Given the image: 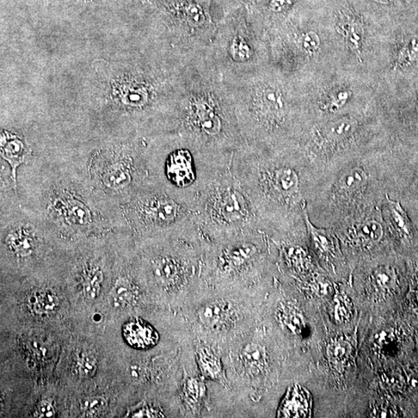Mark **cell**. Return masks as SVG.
I'll use <instances>...</instances> for the list:
<instances>
[{
  "label": "cell",
  "mask_w": 418,
  "mask_h": 418,
  "mask_svg": "<svg viewBox=\"0 0 418 418\" xmlns=\"http://www.w3.org/2000/svg\"><path fill=\"white\" fill-rule=\"evenodd\" d=\"M107 401L102 397H95L85 399L81 404V409L87 414H96L102 410L107 406Z\"/></svg>",
  "instance_id": "4316f807"
},
{
  "label": "cell",
  "mask_w": 418,
  "mask_h": 418,
  "mask_svg": "<svg viewBox=\"0 0 418 418\" xmlns=\"http://www.w3.org/2000/svg\"><path fill=\"white\" fill-rule=\"evenodd\" d=\"M38 417H52L55 415V411L53 406L47 402H42L38 408Z\"/></svg>",
  "instance_id": "f1b7e54d"
},
{
  "label": "cell",
  "mask_w": 418,
  "mask_h": 418,
  "mask_svg": "<svg viewBox=\"0 0 418 418\" xmlns=\"http://www.w3.org/2000/svg\"><path fill=\"white\" fill-rule=\"evenodd\" d=\"M267 47V35L243 7L218 21L206 54L224 82H234L269 66Z\"/></svg>",
  "instance_id": "5b68a950"
},
{
  "label": "cell",
  "mask_w": 418,
  "mask_h": 418,
  "mask_svg": "<svg viewBox=\"0 0 418 418\" xmlns=\"http://www.w3.org/2000/svg\"><path fill=\"white\" fill-rule=\"evenodd\" d=\"M390 229L402 241L410 243L414 237V227L399 201L386 195Z\"/></svg>",
  "instance_id": "8fae6325"
},
{
  "label": "cell",
  "mask_w": 418,
  "mask_h": 418,
  "mask_svg": "<svg viewBox=\"0 0 418 418\" xmlns=\"http://www.w3.org/2000/svg\"><path fill=\"white\" fill-rule=\"evenodd\" d=\"M300 8V0H254L245 7L250 20L266 34L287 22Z\"/></svg>",
  "instance_id": "ba28073f"
},
{
  "label": "cell",
  "mask_w": 418,
  "mask_h": 418,
  "mask_svg": "<svg viewBox=\"0 0 418 418\" xmlns=\"http://www.w3.org/2000/svg\"><path fill=\"white\" fill-rule=\"evenodd\" d=\"M227 307L223 303L209 304L199 312L201 322L210 328H216L218 325L223 323L226 316H228Z\"/></svg>",
  "instance_id": "d6986e66"
},
{
  "label": "cell",
  "mask_w": 418,
  "mask_h": 418,
  "mask_svg": "<svg viewBox=\"0 0 418 418\" xmlns=\"http://www.w3.org/2000/svg\"><path fill=\"white\" fill-rule=\"evenodd\" d=\"M29 305L35 312L49 314L57 309L58 300L51 291H36L29 296Z\"/></svg>",
  "instance_id": "e0dca14e"
},
{
  "label": "cell",
  "mask_w": 418,
  "mask_h": 418,
  "mask_svg": "<svg viewBox=\"0 0 418 418\" xmlns=\"http://www.w3.org/2000/svg\"><path fill=\"white\" fill-rule=\"evenodd\" d=\"M97 370V362L94 355L86 354L82 356L78 362V373L80 376L89 378L96 373Z\"/></svg>",
  "instance_id": "484cf974"
},
{
  "label": "cell",
  "mask_w": 418,
  "mask_h": 418,
  "mask_svg": "<svg viewBox=\"0 0 418 418\" xmlns=\"http://www.w3.org/2000/svg\"><path fill=\"white\" fill-rule=\"evenodd\" d=\"M25 147L19 140L15 138H4L2 140V157L8 161L12 170V179L16 187V169L24 162L27 155Z\"/></svg>",
  "instance_id": "5bb4252c"
},
{
  "label": "cell",
  "mask_w": 418,
  "mask_h": 418,
  "mask_svg": "<svg viewBox=\"0 0 418 418\" xmlns=\"http://www.w3.org/2000/svg\"><path fill=\"white\" fill-rule=\"evenodd\" d=\"M103 278V273L100 270H94L86 276L83 285V293L86 298L94 300L98 296Z\"/></svg>",
  "instance_id": "603a6c76"
},
{
  "label": "cell",
  "mask_w": 418,
  "mask_h": 418,
  "mask_svg": "<svg viewBox=\"0 0 418 418\" xmlns=\"http://www.w3.org/2000/svg\"><path fill=\"white\" fill-rule=\"evenodd\" d=\"M195 213L203 241H222L249 230H261L253 203L230 169L201 195Z\"/></svg>",
  "instance_id": "8992f818"
},
{
  "label": "cell",
  "mask_w": 418,
  "mask_h": 418,
  "mask_svg": "<svg viewBox=\"0 0 418 418\" xmlns=\"http://www.w3.org/2000/svg\"><path fill=\"white\" fill-rule=\"evenodd\" d=\"M243 358L245 366L253 373H257L263 370L266 364V354L264 349L261 346H248L243 349Z\"/></svg>",
  "instance_id": "ffe728a7"
},
{
  "label": "cell",
  "mask_w": 418,
  "mask_h": 418,
  "mask_svg": "<svg viewBox=\"0 0 418 418\" xmlns=\"http://www.w3.org/2000/svg\"><path fill=\"white\" fill-rule=\"evenodd\" d=\"M67 203H69L66 208L67 217L73 223L85 226L91 222L90 212L82 203L73 200Z\"/></svg>",
  "instance_id": "7402d4cb"
},
{
  "label": "cell",
  "mask_w": 418,
  "mask_h": 418,
  "mask_svg": "<svg viewBox=\"0 0 418 418\" xmlns=\"http://www.w3.org/2000/svg\"><path fill=\"white\" fill-rule=\"evenodd\" d=\"M254 0H213L212 7L217 9V19L219 21L221 18L243 7L254 2Z\"/></svg>",
  "instance_id": "cb8c5ba5"
},
{
  "label": "cell",
  "mask_w": 418,
  "mask_h": 418,
  "mask_svg": "<svg viewBox=\"0 0 418 418\" xmlns=\"http://www.w3.org/2000/svg\"><path fill=\"white\" fill-rule=\"evenodd\" d=\"M129 373L134 382L143 379L144 371L139 365H132L129 370Z\"/></svg>",
  "instance_id": "f546056e"
},
{
  "label": "cell",
  "mask_w": 418,
  "mask_h": 418,
  "mask_svg": "<svg viewBox=\"0 0 418 418\" xmlns=\"http://www.w3.org/2000/svg\"><path fill=\"white\" fill-rule=\"evenodd\" d=\"M375 284L380 288L388 289L395 285L396 276L389 268H380L373 274Z\"/></svg>",
  "instance_id": "d4e9b609"
},
{
  "label": "cell",
  "mask_w": 418,
  "mask_h": 418,
  "mask_svg": "<svg viewBox=\"0 0 418 418\" xmlns=\"http://www.w3.org/2000/svg\"><path fill=\"white\" fill-rule=\"evenodd\" d=\"M230 171L253 203L262 231L298 230L309 182L302 156L243 145L233 156Z\"/></svg>",
  "instance_id": "6da1fadb"
},
{
  "label": "cell",
  "mask_w": 418,
  "mask_h": 418,
  "mask_svg": "<svg viewBox=\"0 0 418 418\" xmlns=\"http://www.w3.org/2000/svg\"><path fill=\"white\" fill-rule=\"evenodd\" d=\"M353 236L362 243H377L384 236L383 226L376 220H368L356 225L353 229Z\"/></svg>",
  "instance_id": "2e32d148"
},
{
  "label": "cell",
  "mask_w": 418,
  "mask_h": 418,
  "mask_svg": "<svg viewBox=\"0 0 418 418\" xmlns=\"http://www.w3.org/2000/svg\"><path fill=\"white\" fill-rule=\"evenodd\" d=\"M125 339L131 346L146 349L155 346L158 340L156 331L149 324L137 320L129 322L124 329Z\"/></svg>",
  "instance_id": "7c38bea8"
},
{
  "label": "cell",
  "mask_w": 418,
  "mask_h": 418,
  "mask_svg": "<svg viewBox=\"0 0 418 418\" xmlns=\"http://www.w3.org/2000/svg\"><path fill=\"white\" fill-rule=\"evenodd\" d=\"M309 397L305 390L295 386L288 393L279 411L280 417H306L310 410Z\"/></svg>",
  "instance_id": "4fadbf2b"
},
{
  "label": "cell",
  "mask_w": 418,
  "mask_h": 418,
  "mask_svg": "<svg viewBox=\"0 0 418 418\" xmlns=\"http://www.w3.org/2000/svg\"><path fill=\"white\" fill-rule=\"evenodd\" d=\"M347 92H340L338 98L331 96L329 100L324 102V107L330 112H336L340 109L347 100Z\"/></svg>",
  "instance_id": "83f0119b"
},
{
  "label": "cell",
  "mask_w": 418,
  "mask_h": 418,
  "mask_svg": "<svg viewBox=\"0 0 418 418\" xmlns=\"http://www.w3.org/2000/svg\"><path fill=\"white\" fill-rule=\"evenodd\" d=\"M417 309H418V297L417 298Z\"/></svg>",
  "instance_id": "4dcf8cb0"
},
{
  "label": "cell",
  "mask_w": 418,
  "mask_h": 418,
  "mask_svg": "<svg viewBox=\"0 0 418 418\" xmlns=\"http://www.w3.org/2000/svg\"><path fill=\"white\" fill-rule=\"evenodd\" d=\"M147 174L195 211L207 188L230 169L212 153L177 132L145 155Z\"/></svg>",
  "instance_id": "277c9868"
},
{
  "label": "cell",
  "mask_w": 418,
  "mask_h": 418,
  "mask_svg": "<svg viewBox=\"0 0 418 418\" xmlns=\"http://www.w3.org/2000/svg\"><path fill=\"white\" fill-rule=\"evenodd\" d=\"M206 52L189 66L178 101L176 132L230 168L233 156L245 144L230 91Z\"/></svg>",
  "instance_id": "7a4b0ae2"
},
{
  "label": "cell",
  "mask_w": 418,
  "mask_h": 418,
  "mask_svg": "<svg viewBox=\"0 0 418 418\" xmlns=\"http://www.w3.org/2000/svg\"><path fill=\"white\" fill-rule=\"evenodd\" d=\"M201 373L210 379H219L222 368L219 360L206 349H201L198 355Z\"/></svg>",
  "instance_id": "44dd1931"
},
{
  "label": "cell",
  "mask_w": 418,
  "mask_h": 418,
  "mask_svg": "<svg viewBox=\"0 0 418 418\" xmlns=\"http://www.w3.org/2000/svg\"><path fill=\"white\" fill-rule=\"evenodd\" d=\"M6 241L10 250L20 256H28L34 250L33 238L22 229L11 231L6 239Z\"/></svg>",
  "instance_id": "9a60e30c"
},
{
  "label": "cell",
  "mask_w": 418,
  "mask_h": 418,
  "mask_svg": "<svg viewBox=\"0 0 418 418\" xmlns=\"http://www.w3.org/2000/svg\"><path fill=\"white\" fill-rule=\"evenodd\" d=\"M224 82L234 103L245 145L287 149L298 131V116L286 80L268 66L237 81Z\"/></svg>",
  "instance_id": "3957f363"
},
{
  "label": "cell",
  "mask_w": 418,
  "mask_h": 418,
  "mask_svg": "<svg viewBox=\"0 0 418 418\" xmlns=\"http://www.w3.org/2000/svg\"><path fill=\"white\" fill-rule=\"evenodd\" d=\"M368 182V176L364 169L350 168L337 180L335 195L342 200L351 199L365 190Z\"/></svg>",
  "instance_id": "30bf717a"
},
{
  "label": "cell",
  "mask_w": 418,
  "mask_h": 418,
  "mask_svg": "<svg viewBox=\"0 0 418 418\" xmlns=\"http://www.w3.org/2000/svg\"><path fill=\"white\" fill-rule=\"evenodd\" d=\"M133 297V286L131 281L120 278L116 282L109 294L110 303L116 309H124L131 304Z\"/></svg>",
  "instance_id": "ac0fdd59"
},
{
  "label": "cell",
  "mask_w": 418,
  "mask_h": 418,
  "mask_svg": "<svg viewBox=\"0 0 418 418\" xmlns=\"http://www.w3.org/2000/svg\"><path fill=\"white\" fill-rule=\"evenodd\" d=\"M353 132V124L348 120L330 122L312 132V141L318 147L330 148L346 139Z\"/></svg>",
  "instance_id": "9c48e42d"
},
{
  "label": "cell",
  "mask_w": 418,
  "mask_h": 418,
  "mask_svg": "<svg viewBox=\"0 0 418 418\" xmlns=\"http://www.w3.org/2000/svg\"><path fill=\"white\" fill-rule=\"evenodd\" d=\"M125 212L132 230L144 237H199L193 209L148 176L127 200Z\"/></svg>",
  "instance_id": "52a82bcc"
}]
</instances>
